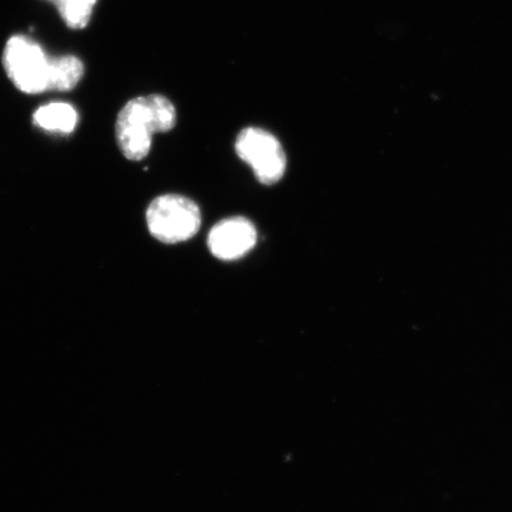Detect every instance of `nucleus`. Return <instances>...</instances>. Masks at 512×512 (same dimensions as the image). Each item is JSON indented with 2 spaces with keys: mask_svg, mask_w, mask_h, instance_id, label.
Returning a JSON list of instances; mask_svg holds the SVG:
<instances>
[{
  "mask_svg": "<svg viewBox=\"0 0 512 512\" xmlns=\"http://www.w3.org/2000/svg\"><path fill=\"white\" fill-rule=\"evenodd\" d=\"M176 123V108L168 98L159 94L138 96L118 114L115 137L119 149L127 159L138 162L149 155L153 134L169 132Z\"/></svg>",
  "mask_w": 512,
  "mask_h": 512,
  "instance_id": "1",
  "label": "nucleus"
},
{
  "mask_svg": "<svg viewBox=\"0 0 512 512\" xmlns=\"http://www.w3.org/2000/svg\"><path fill=\"white\" fill-rule=\"evenodd\" d=\"M55 57L50 56L29 35H11L6 41L2 63L6 75L14 86L24 94L36 95L50 91Z\"/></svg>",
  "mask_w": 512,
  "mask_h": 512,
  "instance_id": "2",
  "label": "nucleus"
},
{
  "mask_svg": "<svg viewBox=\"0 0 512 512\" xmlns=\"http://www.w3.org/2000/svg\"><path fill=\"white\" fill-rule=\"evenodd\" d=\"M146 223L153 238L175 245L194 238L201 228L202 215L190 198L169 194L151 202L146 210Z\"/></svg>",
  "mask_w": 512,
  "mask_h": 512,
  "instance_id": "3",
  "label": "nucleus"
},
{
  "mask_svg": "<svg viewBox=\"0 0 512 512\" xmlns=\"http://www.w3.org/2000/svg\"><path fill=\"white\" fill-rule=\"evenodd\" d=\"M235 150L242 160L251 165L261 184L273 185L284 177L286 153L272 133L259 127H247L239 133Z\"/></svg>",
  "mask_w": 512,
  "mask_h": 512,
  "instance_id": "4",
  "label": "nucleus"
},
{
  "mask_svg": "<svg viewBox=\"0 0 512 512\" xmlns=\"http://www.w3.org/2000/svg\"><path fill=\"white\" fill-rule=\"evenodd\" d=\"M258 240L254 224L236 216L215 224L208 235V247L215 258L234 261L252 251Z\"/></svg>",
  "mask_w": 512,
  "mask_h": 512,
  "instance_id": "5",
  "label": "nucleus"
},
{
  "mask_svg": "<svg viewBox=\"0 0 512 512\" xmlns=\"http://www.w3.org/2000/svg\"><path fill=\"white\" fill-rule=\"evenodd\" d=\"M78 121V112L67 102H50L34 113V124L48 132L72 133Z\"/></svg>",
  "mask_w": 512,
  "mask_h": 512,
  "instance_id": "6",
  "label": "nucleus"
},
{
  "mask_svg": "<svg viewBox=\"0 0 512 512\" xmlns=\"http://www.w3.org/2000/svg\"><path fill=\"white\" fill-rule=\"evenodd\" d=\"M55 6L62 22L70 30H85L91 24L98 0H46Z\"/></svg>",
  "mask_w": 512,
  "mask_h": 512,
  "instance_id": "7",
  "label": "nucleus"
},
{
  "mask_svg": "<svg viewBox=\"0 0 512 512\" xmlns=\"http://www.w3.org/2000/svg\"><path fill=\"white\" fill-rule=\"evenodd\" d=\"M83 75H85V63L79 56L73 54L56 56L50 91H73L79 85Z\"/></svg>",
  "mask_w": 512,
  "mask_h": 512,
  "instance_id": "8",
  "label": "nucleus"
}]
</instances>
